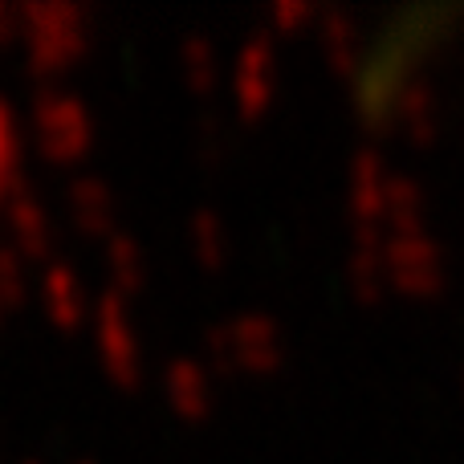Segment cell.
Returning <instances> with one entry per match:
<instances>
[{
  "instance_id": "19",
  "label": "cell",
  "mask_w": 464,
  "mask_h": 464,
  "mask_svg": "<svg viewBox=\"0 0 464 464\" xmlns=\"http://www.w3.org/2000/svg\"><path fill=\"white\" fill-rule=\"evenodd\" d=\"M188 245H192V256L200 261V269H225V261H228V228H225V220L217 217V212H208V208H200V212H192V220H188Z\"/></svg>"
},
{
  "instance_id": "18",
  "label": "cell",
  "mask_w": 464,
  "mask_h": 464,
  "mask_svg": "<svg viewBox=\"0 0 464 464\" xmlns=\"http://www.w3.org/2000/svg\"><path fill=\"white\" fill-rule=\"evenodd\" d=\"M383 220L392 232H428V192L411 176H392Z\"/></svg>"
},
{
  "instance_id": "26",
  "label": "cell",
  "mask_w": 464,
  "mask_h": 464,
  "mask_svg": "<svg viewBox=\"0 0 464 464\" xmlns=\"http://www.w3.org/2000/svg\"><path fill=\"white\" fill-rule=\"evenodd\" d=\"M460 383H464V367H460Z\"/></svg>"
},
{
  "instance_id": "6",
  "label": "cell",
  "mask_w": 464,
  "mask_h": 464,
  "mask_svg": "<svg viewBox=\"0 0 464 464\" xmlns=\"http://www.w3.org/2000/svg\"><path fill=\"white\" fill-rule=\"evenodd\" d=\"M37 297H41V314L49 318V326L62 334H78L82 326H90L94 302L86 294V281L73 269L70 261H49L41 269L37 281Z\"/></svg>"
},
{
  "instance_id": "9",
  "label": "cell",
  "mask_w": 464,
  "mask_h": 464,
  "mask_svg": "<svg viewBox=\"0 0 464 464\" xmlns=\"http://www.w3.org/2000/svg\"><path fill=\"white\" fill-rule=\"evenodd\" d=\"M163 400L176 411L184 424H204L217 408V395H212V371L200 359H171L163 367Z\"/></svg>"
},
{
  "instance_id": "4",
  "label": "cell",
  "mask_w": 464,
  "mask_h": 464,
  "mask_svg": "<svg viewBox=\"0 0 464 464\" xmlns=\"http://www.w3.org/2000/svg\"><path fill=\"white\" fill-rule=\"evenodd\" d=\"M228 86L240 122H256L273 111V102H277V45H273L269 29H256L240 45L228 73Z\"/></svg>"
},
{
  "instance_id": "24",
  "label": "cell",
  "mask_w": 464,
  "mask_h": 464,
  "mask_svg": "<svg viewBox=\"0 0 464 464\" xmlns=\"http://www.w3.org/2000/svg\"><path fill=\"white\" fill-rule=\"evenodd\" d=\"M21 41V5H5L0 0V49Z\"/></svg>"
},
{
  "instance_id": "8",
  "label": "cell",
  "mask_w": 464,
  "mask_h": 464,
  "mask_svg": "<svg viewBox=\"0 0 464 464\" xmlns=\"http://www.w3.org/2000/svg\"><path fill=\"white\" fill-rule=\"evenodd\" d=\"M0 220L8 228V248L21 261H45L53 253V217H49V208L41 204V196L33 188H16L8 196Z\"/></svg>"
},
{
  "instance_id": "11",
  "label": "cell",
  "mask_w": 464,
  "mask_h": 464,
  "mask_svg": "<svg viewBox=\"0 0 464 464\" xmlns=\"http://www.w3.org/2000/svg\"><path fill=\"white\" fill-rule=\"evenodd\" d=\"M387 184H392V171L383 168V160L375 151L354 155L351 171H346V212H351V225H379L383 220Z\"/></svg>"
},
{
  "instance_id": "7",
  "label": "cell",
  "mask_w": 464,
  "mask_h": 464,
  "mask_svg": "<svg viewBox=\"0 0 464 464\" xmlns=\"http://www.w3.org/2000/svg\"><path fill=\"white\" fill-rule=\"evenodd\" d=\"M225 330H228L237 371L273 375V371L285 362V338H281V326L269 318V314H240V318H232Z\"/></svg>"
},
{
  "instance_id": "25",
  "label": "cell",
  "mask_w": 464,
  "mask_h": 464,
  "mask_svg": "<svg viewBox=\"0 0 464 464\" xmlns=\"http://www.w3.org/2000/svg\"><path fill=\"white\" fill-rule=\"evenodd\" d=\"M0 322H5V305H0Z\"/></svg>"
},
{
  "instance_id": "14",
  "label": "cell",
  "mask_w": 464,
  "mask_h": 464,
  "mask_svg": "<svg viewBox=\"0 0 464 464\" xmlns=\"http://www.w3.org/2000/svg\"><path fill=\"white\" fill-rule=\"evenodd\" d=\"M102 265H106V277H111V294H119L122 302L143 294L147 285V253L130 232H111L102 240Z\"/></svg>"
},
{
  "instance_id": "20",
  "label": "cell",
  "mask_w": 464,
  "mask_h": 464,
  "mask_svg": "<svg viewBox=\"0 0 464 464\" xmlns=\"http://www.w3.org/2000/svg\"><path fill=\"white\" fill-rule=\"evenodd\" d=\"M24 297H29V277H24V261L13 253L8 245H0V305L8 310H21Z\"/></svg>"
},
{
  "instance_id": "23",
  "label": "cell",
  "mask_w": 464,
  "mask_h": 464,
  "mask_svg": "<svg viewBox=\"0 0 464 464\" xmlns=\"http://www.w3.org/2000/svg\"><path fill=\"white\" fill-rule=\"evenodd\" d=\"M200 155H204L208 163H225V155H228V135H225V127H220L217 119L200 127Z\"/></svg>"
},
{
  "instance_id": "3",
  "label": "cell",
  "mask_w": 464,
  "mask_h": 464,
  "mask_svg": "<svg viewBox=\"0 0 464 464\" xmlns=\"http://www.w3.org/2000/svg\"><path fill=\"white\" fill-rule=\"evenodd\" d=\"M90 330H94V351H98V362H102V375L119 392H135L147 375V362H143V338L135 330L130 305L106 289L94 302Z\"/></svg>"
},
{
  "instance_id": "16",
  "label": "cell",
  "mask_w": 464,
  "mask_h": 464,
  "mask_svg": "<svg viewBox=\"0 0 464 464\" xmlns=\"http://www.w3.org/2000/svg\"><path fill=\"white\" fill-rule=\"evenodd\" d=\"M220 73L225 70H220L217 45L208 37H200V33H188L179 41V78H184V86L196 98H212L220 90Z\"/></svg>"
},
{
  "instance_id": "21",
  "label": "cell",
  "mask_w": 464,
  "mask_h": 464,
  "mask_svg": "<svg viewBox=\"0 0 464 464\" xmlns=\"http://www.w3.org/2000/svg\"><path fill=\"white\" fill-rule=\"evenodd\" d=\"M314 16H318V8H314L310 0H277V5L269 8V24L277 33H297L302 24H310Z\"/></svg>"
},
{
  "instance_id": "15",
  "label": "cell",
  "mask_w": 464,
  "mask_h": 464,
  "mask_svg": "<svg viewBox=\"0 0 464 464\" xmlns=\"http://www.w3.org/2000/svg\"><path fill=\"white\" fill-rule=\"evenodd\" d=\"M395 127L416 147L436 143V135H440V102H436V90L424 78L403 82L400 102H395Z\"/></svg>"
},
{
  "instance_id": "12",
  "label": "cell",
  "mask_w": 464,
  "mask_h": 464,
  "mask_svg": "<svg viewBox=\"0 0 464 464\" xmlns=\"http://www.w3.org/2000/svg\"><path fill=\"white\" fill-rule=\"evenodd\" d=\"M387 237L379 225H351V253H346V281L359 302H379L387 289Z\"/></svg>"
},
{
  "instance_id": "27",
  "label": "cell",
  "mask_w": 464,
  "mask_h": 464,
  "mask_svg": "<svg viewBox=\"0 0 464 464\" xmlns=\"http://www.w3.org/2000/svg\"><path fill=\"white\" fill-rule=\"evenodd\" d=\"M78 464H94V460H78Z\"/></svg>"
},
{
  "instance_id": "2",
  "label": "cell",
  "mask_w": 464,
  "mask_h": 464,
  "mask_svg": "<svg viewBox=\"0 0 464 464\" xmlns=\"http://www.w3.org/2000/svg\"><path fill=\"white\" fill-rule=\"evenodd\" d=\"M29 143L53 168H73L94 147V114L73 90H41L29 106Z\"/></svg>"
},
{
  "instance_id": "17",
  "label": "cell",
  "mask_w": 464,
  "mask_h": 464,
  "mask_svg": "<svg viewBox=\"0 0 464 464\" xmlns=\"http://www.w3.org/2000/svg\"><path fill=\"white\" fill-rule=\"evenodd\" d=\"M21 163H24V130H21V114H16L13 98L0 90V212H5L8 196L16 188H24L21 179Z\"/></svg>"
},
{
  "instance_id": "1",
  "label": "cell",
  "mask_w": 464,
  "mask_h": 464,
  "mask_svg": "<svg viewBox=\"0 0 464 464\" xmlns=\"http://www.w3.org/2000/svg\"><path fill=\"white\" fill-rule=\"evenodd\" d=\"M21 49L33 78H62L90 49L86 8L62 0L21 5Z\"/></svg>"
},
{
  "instance_id": "10",
  "label": "cell",
  "mask_w": 464,
  "mask_h": 464,
  "mask_svg": "<svg viewBox=\"0 0 464 464\" xmlns=\"http://www.w3.org/2000/svg\"><path fill=\"white\" fill-rule=\"evenodd\" d=\"M65 212H70L73 228L86 237L106 240L111 232H119V200L102 176H73L65 184Z\"/></svg>"
},
{
  "instance_id": "5",
  "label": "cell",
  "mask_w": 464,
  "mask_h": 464,
  "mask_svg": "<svg viewBox=\"0 0 464 464\" xmlns=\"http://www.w3.org/2000/svg\"><path fill=\"white\" fill-rule=\"evenodd\" d=\"M387 285L408 297H432L444 289V253L428 232H392L383 245Z\"/></svg>"
},
{
  "instance_id": "22",
  "label": "cell",
  "mask_w": 464,
  "mask_h": 464,
  "mask_svg": "<svg viewBox=\"0 0 464 464\" xmlns=\"http://www.w3.org/2000/svg\"><path fill=\"white\" fill-rule=\"evenodd\" d=\"M204 354H208V371L212 375H232L237 362H232V343H228V330L225 326H208L204 330Z\"/></svg>"
},
{
  "instance_id": "13",
  "label": "cell",
  "mask_w": 464,
  "mask_h": 464,
  "mask_svg": "<svg viewBox=\"0 0 464 464\" xmlns=\"http://www.w3.org/2000/svg\"><path fill=\"white\" fill-rule=\"evenodd\" d=\"M318 45L326 65L338 73V78H359L362 70V33L354 24L351 13L343 8H326L318 13Z\"/></svg>"
},
{
  "instance_id": "28",
  "label": "cell",
  "mask_w": 464,
  "mask_h": 464,
  "mask_svg": "<svg viewBox=\"0 0 464 464\" xmlns=\"http://www.w3.org/2000/svg\"><path fill=\"white\" fill-rule=\"evenodd\" d=\"M29 464H33V460H29Z\"/></svg>"
}]
</instances>
